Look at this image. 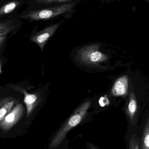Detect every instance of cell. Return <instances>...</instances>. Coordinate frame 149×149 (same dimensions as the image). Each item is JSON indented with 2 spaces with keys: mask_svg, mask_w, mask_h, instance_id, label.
Wrapping results in <instances>:
<instances>
[{
  "mask_svg": "<svg viewBox=\"0 0 149 149\" xmlns=\"http://www.w3.org/2000/svg\"><path fill=\"white\" fill-rule=\"evenodd\" d=\"M129 79L127 75H123L119 78L115 82L112 93L114 96H123L127 94Z\"/></svg>",
  "mask_w": 149,
  "mask_h": 149,
  "instance_id": "ba28073f",
  "label": "cell"
},
{
  "mask_svg": "<svg viewBox=\"0 0 149 149\" xmlns=\"http://www.w3.org/2000/svg\"><path fill=\"white\" fill-rule=\"evenodd\" d=\"M1 71V61H0V72Z\"/></svg>",
  "mask_w": 149,
  "mask_h": 149,
  "instance_id": "d6986e66",
  "label": "cell"
},
{
  "mask_svg": "<svg viewBox=\"0 0 149 149\" xmlns=\"http://www.w3.org/2000/svg\"><path fill=\"white\" fill-rule=\"evenodd\" d=\"M15 102V100L12 99L0 101V123L6 115L11 110Z\"/></svg>",
  "mask_w": 149,
  "mask_h": 149,
  "instance_id": "7c38bea8",
  "label": "cell"
},
{
  "mask_svg": "<svg viewBox=\"0 0 149 149\" xmlns=\"http://www.w3.org/2000/svg\"><path fill=\"white\" fill-rule=\"evenodd\" d=\"M99 103L101 107H104L105 106H108L110 104V102L108 100L107 96L105 97H102L99 100Z\"/></svg>",
  "mask_w": 149,
  "mask_h": 149,
  "instance_id": "9a60e30c",
  "label": "cell"
},
{
  "mask_svg": "<svg viewBox=\"0 0 149 149\" xmlns=\"http://www.w3.org/2000/svg\"><path fill=\"white\" fill-rule=\"evenodd\" d=\"M90 148H91V149H97L95 147H94L93 146H90Z\"/></svg>",
  "mask_w": 149,
  "mask_h": 149,
  "instance_id": "ac0fdd59",
  "label": "cell"
},
{
  "mask_svg": "<svg viewBox=\"0 0 149 149\" xmlns=\"http://www.w3.org/2000/svg\"><path fill=\"white\" fill-rule=\"evenodd\" d=\"M83 1L85 0H34V3L36 4L37 7L35 9L70 3L80 2Z\"/></svg>",
  "mask_w": 149,
  "mask_h": 149,
  "instance_id": "30bf717a",
  "label": "cell"
},
{
  "mask_svg": "<svg viewBox=\"0 0 149 149\" xmlns=\"http://www.w3.org/2000/svg\"><path fill=\"white\" fill-rule=\"evenodd\" d=\"M20 3L18 1H13L5 3L0 8V15L11 13Z\"/></svg>",
  "mask_w": 149,
  "mask_h": 149,
  "instance_id": "4fadbf2b",
  "label": "cell"
},
{
  "mask_svg": "<svg viewBox=\"0 0 149 149\" xmlns=\"http://www.w3.org/2000/svg\"><path fill=\"white\" fill-rule=\"evenodd\" d=\"M99 45L94 44L81 49L78 53L79 59L85 63L92 65L106 61L108 57L99 51Z\"/></svg>",
  "mask_w": 149,
  "mask_h": 149,
  "instance_id": "3957f363",
  "label": "cell"
},
{
  "mask_svg": "<svg viewBox=\"0 0 149 149\" xmlns=\"http://www.w3.org/2000/svg\"><path fill=\"white\" fill-rule=\"evenodd\" d=\"M137 130H128L126 139L127 149H139Z\"/></svg>",
  "mask_w": 149,
  "mask_h": 149,
  "instance_id": "8fae6325",
  "label": "cell"
},
{
  "mask_svg": "<svg viewBox=\"0 0 149 149\" xmlns=\"http://www.w3.org/2000/svg\"><path fill=\"white\" fill-rule=\"evenodd\" d=\"M97 1H100L102 3H109L113 1H115V0H97Z\"/></svg>",
  "mask_w": 149,
  "mask_h": 149,
  "instance_id": "e0dca14e",
  "label": "cell"
},
{
  "mask_svg": "<svg viewBox=\"0 0 149 149\" xmlns=\"http://www.w3.org/2000/svg\"><path fill=\"white\" fill-rule=\"evenodd\" d=\"M15 28V25H14L12 24V22L10 21L0 22V34L4 33H10Z\"/></svg>",
  "mask_w": 149,
  "mask_h": 149,
  "instance_id": "5bb4252c",
  "label": "cell"
},
{
  "mask_svg": "<svg viewBox=\"0 0 149 149\" xmlns=\"http://www.w3.org/2000/svg\"><path fill=\"white\" fill-rule=\"evenodd\" d=\"M79 3H70L31 10L21 17L31 21H49L60 17L67 20L74 16L76 7Z\"/></svg>",
  "mask_w": 149,
  "mask_h": 149,
  "instance_id": "6da1fadb",
  "label": "cell"
},
{
  "mask_svg": "<svg viewBox=\"0 0 149 149\" xmlns=\"http://www.w3.org/2000/svg\"><path fill=\"white\" fill-rule=\"evenodd\" d=\"M13 89L17 90L24 94V102L27 107V116L29 117L31 113L37 100V96L36 94L27 93L25 90L18 86L12 87Z\"/></svg>",
  "mask_w": 149,
  "mask_h": 149,
  "instance_id": "9c48e42d",
  "label": "cell"
},
{
  "mask_svg": "<svg viewBox=\"0 0 149 149\" xmlns=\"http://www.w3.org/2000/svg\"><path fill=\"white\" fill-rule=\"evenodd\" d=\"M9 33H4L0 34V46L3 44L7 38L8 34Z\"/></svg>",
  "mask_w": 149,
  "mask_h": 149,
  "instance_id": "2e32d148",
  "label": "cell"
},
{
  "mask_svg": "<svg viewBox=\"0 0 149 149\" xmlns=\"http://www.w3.org/2000/svg\"><path fill=\"white\" fill-rule=\"evenodd\" d=\"M127 115L129 121L128 130H136L138 129V105L135 95L133 92L130 95L129 101L127 107Z\"/></svg>",
  "mask_w": 149,
  "mask_h": 149,
  "instance_id": "8992f818",
  "label": "cell"
},
{
  "mask_svg": "<svg viewBox=\"0 0 149 149\" xmlns=\"http://www.w3.org/2000/svg\"><path fill=\"white\" fill-rule=\"evenodd\" d=\"M139 149H149V116L137 129Z\"/></svg>",
  "mask_w": 149,
  "mask_h": 149,
  "instance_id": "52a82bcc",
  "label": "cell"
},
{
  "mask_svg": "<svg viewBox=\"0 0 149 149\" xmlns=\"http://www.w3.org/2000/svg\"><path fill=\"white\" fill-rule=\"evenodd\" d=\"M24 111L22 104L18 103L16 105L0 123L1 129L3 131H8L12 128L22 117Z\"/></svg>",
  "mask_w": 149,
  "mask_h": 149,
  "instance_id": "277c9868",
  "label": "cell"
},
{
  "mask_svg": "<svg viewBox=\"0 0 149 149\" xmlns=\"http://www.w3.org/2000/svg\"><path fill=\"white\" fill-rule=\"evenodd\" d=\"M65 21V20L63 19L61 22L47 26L41 31L37 32L32 36L31 38V41L37 44L42 51L45 44L54 35L59 26Z\"/></svg>",
  "mask_w": 149,
  "mask_h": 149,
  "instance_id": "5b68a950",
  "label": "cell"
},
{
  "mask_svg": "<svg viewBox=\"0 0 149 149\" xmlns=\"http://www.w3.org/2000/svg\"><path fill=\"white\" fill-rule=\"evenodd\" d=\"M91 102L87 101L81 106L69 118L64 125L58 130L52 141L50 148H56L62 142L67 133L73 128L79 124L90 107Z\"/></svg>",
  "mask_w": 149,
  "mask_h": 149,
  "instance_id": "7a4b0ae2",
  "label": "cell"
}]
</instances>
